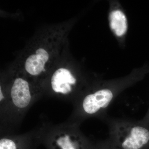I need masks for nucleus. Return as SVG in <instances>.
Returning <instances> with one entry per match:
<instances>
[{"instance_id":"nucleus-8","label":"nucleus","mask_w":149,"mask_h":149,"mask_svg":"<svg viewBox=\"0 0 149 149\" xmlns=\"http://www.w3.org/2000/svg\"><path fill=\"white\" fill-rule=\"evenodd\" d=\"M0 149H16V146L10 139H3L0 141Z\"/></svg>"},{"instance_id":"nucleus-10","label":"nucleus","mask_w":149,"mask_h":149,"mask_svg":"<svg viewBox=\"0 0 149 149\" xmlns=\"http://www.w3.org/2000/svg\"><path fill=\"white\" fill-rule=\"evenodd\" d=\"M0 93H1V97H0V98H1V100H2L3 99V96L2 93L1 88Z\"/></svg>"},{"instance_id":"nucleus-5","label":"nucleus","mask_w":149,"mask_h":149,"mask_svg":"<svg viewBox=\"0 0 149 149\" xmlns=\"http://www.w3.org/2000/svg\"><path fill=\"white\" fill-rule=\"evenodd\" d=\"M10 94L14 104L19 108L26 107L31 101L29 82L21 76H18L14 80Z\"/></svg>"},{"instance_id":"nucleus-1","label":"nucleus","mask_w":149,"mask_h":149,"mask_svg":"<svg viewBox=\"0 0 149 149\" xmlns=\"http://www.w3.org/2000/svg\"><path fill=\"white\" fill-rule=\"evenodd\" d=\"M71 25L64 22L38 31L14 62V69L35 78L52 72L65 57Z\"/></svg>"},{"instance_id":"nucleus-7","label":"nucleus","mask_w":149,"mask_h":149,"mask_svg":"<svg viewBox=\"0 0 149 149\" xmlns=\"http://www.w3.org/2000/svg\"><path fill=\"white\" fill-rule=\"evenodd\" d=\"M58 144L62 149H76L74 144L68 135L59 138L57 141Z\"/></svg>"},{"instance_id":"nucleus-3","label":"nucleus","mask_w":149,"mask_h":149,"mask_svg":"<svg viewBox=\"0 0 149 149\" xmlns=\"http://www.w3.org/2000/svg\"><path fill=\"white\" fill-rule=\"evenodd\" d=\"M116 93L110 88H102L83 99L82 106L84 111L89 115L104 116L106 110L113 102Z\"/></svg>"},{"instance_id":"nucleus-4","label":"nucleus","mask_w":149,"mask_h":149,"mask_svg":"<svg viewBox=\"0 0 149 149\" xmlns=\"http://www.w3.org/2000/svg\"><path fill=\"white\" fill-rule=\"evenodd\" d=\"M68 65L65 57L52 71L51 87L56 93L68 95L77 83V78Z\"/></svg>"},{"instance_id":"nucleus-2","label":"nucleus","mask_w":149,"mask_h":149,"mask_svg":"<svg viewBox=\"0 0 149 149\" xmlns=\"http://www.w3.org/2000/svg\"><path fill=\"white\" fill-rule=\"evenodd\" d=\"M110 136L120 142L123 149H142L149 144V125L141 121L111 120Z\"/></svg>"},{"instance_id":"nucleus-6","label":"nucleus","mask_w":149,"mask_h":149,"mask_svg":"<svg viewBox=\"0 0 149 149\" xmlns=\"http://www.w3.org/2000/svg\"><path fill=\"white\" fill-rule=\"evenodd\" d=\"M110 28L116 37L124 36L128 31V24L127 17L123 11L115 9L110 12L109 15Z\"/></svg>"},{"instance_id":"nucleus-9","label":"nucleus","mask_w":149,"mask_h":149,"mask_svg":"<svg viewBox=\"0 0 149 149\" xmlns=\"http://www.w3.org/2000/svg\"><path fill=\"white\" fill-rule=\"evenodd\" d=\"M140 121L143 124L149 125V108L145 117L142 120H140Z\"/></svg>"}]
</instances>
